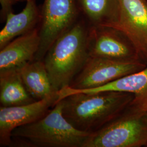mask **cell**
<instances>
[{
  "label": "cell",
  "mask_w": 147,
  "mask_h": 147,
  "mask_svg": "<svg viewBox=\"0 0 147 147\" xmlns=\"http://www.w3.org/2000/svg\"><path fill=\"white\" fill-rule=\"evenodd\" d=\"M89 28L81 16L46 53L43 61L55 92L70 86L87 62L89 57Z\"/></svg>",
  "instance_id": "1"
},
{
  "label": "cell",
  "mask_w": 147,
  "mask_h": 147,
  "mask_svg": "<svg viewBox=\"0 0 147 147\" xmlns=\"http://www.w3.org/2000/svg\"><path fill=\"white\" fill-rule=\"evenodd\" d=\"M134 98L131 93L106 91L74 93L61 101L66 119L80 130L92 132L121 114Z\"/></svg>",
  "instance_id": "2"
},
{
  "label": "cell",
  "mask_w": 147,
  "mask_h": 147,
  "mask_svg": "<svg viewBox=\"0 0 147 147\" xmlns=\"http://www.w3.org/2000/svg\"><path fill=\"white\" fill-rule=\"evenodd\" d=\"M90 133L75 128L66 119L60 100L40 119L16 127L11 136L26 140L37 147H84Z\"/></svg>",
  "instance_id": "3"
},
{
  "label": "cell",
  "mask_w": 147,
  "mask_h": 147,
  "mask_svg": "<svg viewBox=\"0 0 147 147\" xmlns=\"http://www.w3.org/2000/svg\"><path fill=\"white\" fill-rule=\"evenodd\" d=\"M147 145V112L131 103L115 118L92 132L84 147H141Z\"/></svg>",
  "instance_id": "4"
},
{
  "label": "cell",
  "mask_w": 147,
  "mask_h": 147,
  "mask_svg": "<svg viewBox=\"0 0 147 147\" xmlns=\"http://www.w3.org/2000/svg\"><path fill=\"white\" fill-rule=\"evenodd\" d=\"M80 18L77 0H44L38 28L40 47L34 59L42 61L54 42Z\"/></svg>",
  "instance_id": "5"
},
{
  "label": "cell",
  "mask_w": 147,
  "mask_h": 147,
  "mask_svg": "<svg viewBox=\"0 0 147 147\" xmlns=\"http://www.w3.org/2000/svg\"><path fill=\"white\" fill-rule=\"evenodd\" d=\"M141 61H124L90 57L69 86L75 89H93L144 68Z\"/></svg>",
  "instance_id": "6"
},
{
  "label": "cell",
  "mask_w": 147,
  "mask_h": 147,
  "mask_svg": "<svg viewBox=\"0 0 147 147\" xmlns=\"http://www.w3.org/2000/svg\"><path fill=\"white\" fill-rule=\"evenodd\" d=\"M88 50L90 57L142 61L131 39L124 32L112 27L90 26Z\"/></svg>",
  "instance_id": "7"
},
{
  "label": "cell",
  "mask_w": 147,
  "mask_h": 147,
  "mask_svg": "<svg viewBox=\"0 0 147 147\" xmlns=\"http://www.w3.org/2000/svg\"><path fill=\"white\" fill-rule=\"evenodd\" d=\"M58 92L42 100L26 105L0 107V145L8 146L11 143V134L16 127L25 125L45 116L57 103Z\"/></svg>",
  "instance_id": "8"
},
{
  "label": "cell",
  "mask_w": 147,
  "mask_h": 147,
  "mask_svg": "<svg viewBox=\"0 0 147 147\" xmlns=\"http://www.w3.org/2000/svg\"><path fill=\"white\" fill-rule=\"evenodd\" d=\"M119 20L114 28L126 34L147 64V0H119Z\"/></svg>",
  "instance_id": "9"
},
{
  "label": "cell",
  "mask_w": 147,
  "mask_h": 147,
  "mask_svg": "<svg viewBox=\"0 0 147 147\" xmlns=\"http://www.w3.org/2000/svg\"><path fill=\"white\" fill-rule=\"evenodd\" d=\"M115 91L131 93L134 98L132 105L147 112V65L142 70L129 74L100 87L88 89H75L69 86L58 91V101L77 93H92Z\"/></svg>",
  "instance_id": "10"
},
{
  "label": "cell",
  "mask_w": 147,
  "mask_h": 147,
  "mask_svg": "<svg viewBox=\"0 0 147 147\" xmlns=\"http://www.w3.org/2000/svg\"><path fill=\"white\" fill-rule=\"evenodd\" d=\"M40 43L38 28L11 40L1 49L0 71L20 69L31 62L37 55Z\"/></svg>",
  "instance_id": "11"
},
{
  "label": "cell",
  "mask_w": 147,
  "mask_h": 147,
  "mask_svg": "<svg viewBox=\"0 0 147 147\" xmlns=\"http://www.w3.org/2000/svg\"><path fill=\"white\" fill-rule=\"evenodd\" d=\"M40 20V9L35 0H30L21 12L11 13L7 16L5 25L0 32V49L16 38L37 28Z\"/></svg>",
  "instance_id": "12"
},
{
  "label": "cell",
  "mask_w": 147,
  "mask_h": 147,
  "mask_svg": "<svg viewBox=\"0 0 147 147\" xmlns=\"http://www.w3.org/2000/svg\"><path fill=\"white\" fill-rule=\"evenodd\" d=\"M81 16L90 27H115L119 18V0H77Z\"/></svg>",
  "instance_id": "13"
},
{
  "label": "cell",
  "mask_w": 147,
  "mask_h": 147,
  "mask_svg": "<svg viewBox=\"0 0 147 147\" xmlns=\"http://www.w3.org/2000/svg\"><path fill=\"white\" fill-rule=\"evenodd\" d=\"M35 101L26 88L19 69L0 71L1 106L26 105Z\"/></svg>",
  "instance_id": "14"
},
{
  "label": "cell",
  "mask_w": 147,
  "mask_h": 147,
  "mask_svg": "<svg viewBox=\"0 0 147 147\" xmlns=\"http://www.w3.org/2000/svg\"><path fill=\"white\" fill-rule=\"evenodd\" d=\"M29 94L36 100L43 99L56 92L53 88L44 61L36 60L19 69Z\"/></svg>",
  "instance_id": "15"
},
{
  "label": "cell",
  "mask_w": 147,
  "mask_h": 147,
  "mask_svg": "<svg viewBox=\"0 0 147 147\" xmlns=\"http://www.w3.org/2000/svg\"><path fill=\"white\" fill-rule=\"evenodd\" d=\"M19 0H0L1 9V19L6 20L7 17L12 11L13 6Z\"/></svg>",
  "instance_id": "16"
},
{
  "label": "cell",
  "mask_w": 147,
  "mask_h": 147,
  "mask_svg": "<svg viewBox=\"0 0 147 147\" xmlns=\"http://www.w3.org/2000/svg\"><path fill=\"white\" fill-rule=\"evenodd\" d=\"M20 1H26V2H27V1H30V0H19Z\"/></svg>",
  "instance_id": "17"
}]
</instances>
